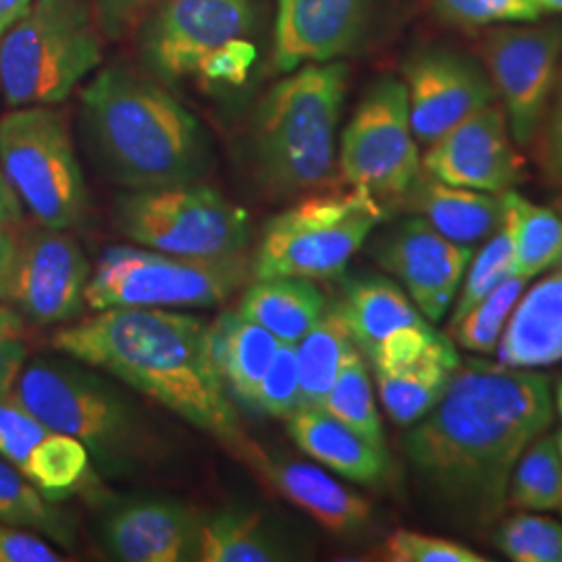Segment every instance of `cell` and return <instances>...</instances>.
Segmentation results:
<instances>
[{
	"instance_id": "6da1fadb",
	"label": "cell",
	"mask_w": 562,
	"mask_h": 562,
	"mask_svg": "<svg viewBox=\"0 0 562 562\" xmlns=\"http://www.w3.org/2000/svg\"><path fill=\"white\" fill-rule=\"evenodd\" d=\"M552 419L546 375L471 359L459 364L438 404L408 427L404 452L448 519L487 527L508 506L522 450Z\"/></svg>"
},
{
	"instance_id": "7a4b0ae2",
	"label": "cell",
	"mask_w": 562,
	"mask_h": 562,
	"mask_svg": "<svg viewBox=\"0 0 562 562\" xmlns=\"http://www.w3.org/2000/svg\"><path fill=\"white\" fill-rule=\"evenodd\" d=\"M53 348L211 434L234 454L248 438L213 361L209 325L167 308H104L60 327Z\"/></svg>"
},
{
	"instance_id": "3957f363",
	"label": "cell",
	"mask_w": 562,
	"mask_h": 562,
	"mask_svg": "<svg viewBox=\"0 0 562 562\" xmlns=\"http://www.w3.org/2000/svg\"><path fill=\"white\" fill-rule=\"evenodd\" d=\"M81 130L97 165L127 190L201 183L213 142L159 80L127 65L101 69L81 92Z\"/></svg>"
},
{
	"instance_id": "277c9868",
	"label": "cell",
	"mask_w": 562,
	"mask_h": 562,
	"mask_svg": "<svg viewBox=\"0 0 562 562\" xmlns=\"http://www.w3.org/2000/svg\"><path fill=\"white\" fill-rule=\"evenodd\" d=\"M348 88L341 60L285 74L257 104L246 148L252 176L271 199L325 188L336 171V134Z\"/></svg>"
},
{
	"instance_id": "5b68a950",
	"label": "cell",
	"mask_w": 562,
	"mask_h": 562,
	"mask_svg": "<svg viewBox=\"0 0 562 562\" xmlns=\"http://www.w3.org/2000/svg\"><path fill=\"white\" fill-rule=\"evenodd\" d=\"M11 394L48 431L80 440L104 475H125L159 450L140 408L83 362L36 359L21 369Z\"/></svg>"
},
{
	"instance_id": "8992f818",
	"label": "cell",
	"mask_w": 562,
	"mask_h": 562,
	"mask_svg": "<svg viewBox=\"0 0 562 562\" xmlns=\"http://www.w3.org/2000/svg\"><path fill=\"white\" fill-rule=\"evenodd\" d=\"M261 0H162L138 30V55L157 80L241 86L259 59Z\"/></svg>"
},
{
	"instance_id": "52a82bcc",
	"label": "cell",
	"mask_w": 562,
	"mask_h": 562,
	"mask_svg": "<svg viewBox=\"0 0 562 562\" xmlns=\"http://www.w3.org/2000/svg\"><path fill=\"white\" fill-rule=\"evenodd\" d=\"M90 0H34L0 36V99L9 109L67 101L102 63Z\"/></svg>"
},
{
	"instance_id": "ba28073f",
	"label": "cell",
	"mask_w": 562,
	"mask_h": 562,
	"mask_svg": "<svg viewBox=\"0 0 562 562\" xmlns=\"http://www.w3.org/2000/svg\"><path fill=\"white\" fill-rule=\"evenodd\" d=\"M382 220V204L364 188L308 194L262 227L250 273L257 280L338 278Z\"/></svg>"
},
{
	"instance_id": "9c48e42d",
	"label": "cell",
	"mask_w": 562,
	"mask_h": 562,
	"mask_svg": "<svg viewBox=\"0 0 562 562\" xmlns=\"http://www.w3.org/2000/svg\"><path fill=\"white\" fill-rule=\"evenodd\" d=\"M250 276L240 255L192 259L144 246L104 250L86 285V306L104 308H206L232 299Z\"/></svg>"
},
{
	"instance_id": "30bf717a",
	"label": "cell",
	"mask_w": 562,
	"mask_h": 562,
	"mask_svg": "<svg viewBox=\"0 0 562 562\" xmlns=\"http://www.w3.org/2000/svg\"><path fill=\"white\" fill-rule=\"evenodd\" d=\"M0 167L38 225L76 229L90 196L65 117L55 106H21L0 117Z\"/></svg>"
},
{
	"instance_id": "8fae6325",
	"label": "cell",
	"mask_w": 562,
	"mask_h": 562,
	"mask_svg": "<svg viewBox=\"0 0 562 562\" xmlns=\"http://www.w3.org/2000/svg\"><path fill=\"white\" fill-rule=\"evenodd\" d=\"M115 223L136 246L192 259L240 255L252 234L248 213L202 181L127 190L117 199Z\"/></svg>"
},
{
	"instance_id": "7c38bea8",
	"label": "cell",
	"mask_w": 562,
	"mask_h": 562,
	"mask_svg": "<svg viewBox=\"0 0 562 562\" xmlns=\"http://www.w3.org/2000/svg\"><path fill=\"white\" fill-rule=\"evenodd\" d=\"M338 167L348 186L378 201H401L411 190L423 169L404 81L385 76L371 83L341 132Z\"/></svg>"
},
{
	"instance_id": "4fadbf2b",
	"label": "cell",
	"mask_w": 562,
	"mask_h": 562,
	"mask_svg": "<svg viewBox=\"0 0 562 562\" xmlns=\"http://www.w3.org/2000/svg\"><path fill=\"white\" fill-rule=\"evenodd\" d=\"M482 55L513 138L533 144L561 74L562 25L496 27L483 38Z\"/></svg>"
},
{
	"instance_id": "5bb4252c",
	"label": "cell",
	"mask_w": 562,
	"mask_h": 562,
	"mask_svg": "<svg viewBox=\"0 0 562 562\" xmlns=\"http://www.w3.org/2000/svg\"><path fill=\"white\" fill-rule=\"evenodd\" d=\"M90 261L67 229L38 225L23 234L7 299L27 322L59 325L81 317Z\"/></svg>"
},
{
	"instance_id": "9a60e30c",
	"label": "cell",
	"mask_w": 562,
	"mask_h": 562,
	"mask_svg": "<svg viewBox=\"0 0 562 562\" xmlns=\"http://www.w3.org/2000/svg\"><path fill=\"white\" fill-rule=\"evenodd\" d=\"M415 140L429 146L496 101L482 67L450 48H423L402 65Z\"/></svg>"
},
{
	"instance_id": "2e32d148",
	"label": "cell",
	"mask_w": 562,
	"mask_h": 562,
	"mask_svg": "<svg viewBox=\"0 0 562 562\" xmlns=\"http://www.w3.org/2000/svg\"><path fill=\"white\" fill-rule=\"evenodd\" d=\"M373 257L382 269L401 281L423 317L438 323L459 294L473 248L443 238L415 215L383 234L382 240L375 244Z\"/></svg>"
},
{
	"instance_id": "e0dca14e",
	"label": "cell",
	"mask_w": 562,
	"mask_h": 562,
	"mask_svg": "<svg viewBox=\"0 0 562 562\" xmlns=\"http://www.w3.org/2000/svg\"><path fill=\"white\" fill-rule=\"evenodd\" d=\"M422 169L434 180L490 194L515 190L522 181V159L510 142L501 102L473 113L440 140L427 146Z\"/></svg>"
},
{
	"instance_id": "ac0fdd59",
	"label": "cell",
	"mask_w": 562,
	"mask_h": 562,
	"mask_svg": "<svg viewBox=\"0 0 562 562\" xmlns=\"http://www.w3.org/2000/svg\"><path fill=\"white\" fill-rule=\"evenodd\" d=\"M373 7L375 0H278L273 69L290 74L355 53L369 32Z\"/></svg>"
},
{
	"instance_id": "d6986e66",
	"label": "cell",
	"mask_w": 562,
	"mask_h": 562,
	"mask_svg": "<svg viewBox=\"0 0 562 562\" xmlns=\"http://www.w3.org/2000/svg\"><path fill=\"white\" fill-rule=\"evenodd\" d=\"M202 519L186 504L136 501L115 508L102 527L111 559L123 562L196 561Z\"/></svg>"
},
{
	"instance_id": "ffe728a7",
	"label": "cell",
	"mask_w": 562,
	"mask_h": 562,
	"mask_svg": "<svg viewBox=\"0 0 562 562\" xmlns=\"http://www.w3.org/2000/svg\"><path fill=\"white\" fill-rule=\"evenodd\" d=\"M288 503L334 536H357L371 522V504L311 462L271 457L261 446L246 440L236 452Z\"/></svg>"
},
{
	"instance_id": "44dd1931",
	"label": "cell",
	"mask_w": 562,
	"mask_h": 562,
	"mask_svg": "<svg viewBox=\"0 0 562 562\" xmlns=\"http://www.w3.org/2000/svg\"><path fill=\"white\" fill-rule=\"evenodd\" d=\"M510 369H543L562 361V265L515 304L496 348Z\"/></svg>"
},
{
	"instance_id": "7402d4cb",
	"label": "cell",
	"mask_w": 562,
	"mask_h": 562,
	"mask_svg": "<svg viewBox=\"0 0 562 562\" xmlns=\"http://www.w3.org/2000/svg\"><path fill=\"white\" fill-rule=\"evenodd\" d=\"M401 201L443 238L461 246L485 241L504 225L503 194L450 186L425 171Z\"/></svg>"
},
{
	"instance_id": "603a6c76",
	"label": "cell",
	"mask_w": 562,
	"mask_h": 562,
	"mask_svg": "<svg viewBox=\"0 0 562 562\" xmlns=\"http://www.w3.org/2000/svg\"><path fill=\"white\" fill-rule=\"evenodd\" d=\"M461 362L452 338L438 334L411 361L378 369L375 382L387 417L401 427L423 419L442 398Z\"/></svg>"
},
{
	"instance_id": "cb8c5ba5",
	"label": "cell",
	"mask_w": 562,
	"mask_h": 562,
	"mask_svg": "<svg viewBox=\"0 0 562 562\" xmlns=\"http://www.w3.org/2000/svg\"><path fill=\"white\" fill-rule=\"evenodd\" d=\"M288 434L304 454L350 482L371 485L387 473V452L367 442L322 406L299 408L288 419Z\"/></svg>"
},
{
	"instance_id": "d4e9b609",
	"label": "cell",
	"mask_w": 562,
	"mask_h": 562,
	"mask_svg": "<svg viewBox=\"0 0 562 562\" xmlns=\"http://www.w3.org/2000/svg\"><path fill=\"white\" fill-rule=\"evenodd\" d=\"M340 308L364 357H371L383 341L429 323L401 285L382 276L348 281Z\"/></svg>"
},
{
	"instance_id": "484cf974",
	"label": "cell",
	"mask_w": 562,
	"mask_h": 562,
	"mask_svg": "<svg viewBox=\"0 0 562 562\" xmlns=\"http://www.w3.org/2000/svg\"><path fill=\"white\" fill-rule=\"evenodd\" d=\"M213 361L223 383L236 401L255 408L257 392L273 361L281 341L259 323L241 317L238 311H227L209 325Z\"/></svg>"
},
{
	"instance_id": "4316f807",
	"label": "cell",
	"mask_w": 562,
	"mask_h": 562,
	"mask_svg": "<svg viewBox=\"0 0 562 562\" xmlns=\"http://www.w3.org/2000/svg\"><path fill=\"white\" fill-rule=\"evenodd\" d=\"M294 546L262 513L225 508L202 521L201 562L292 561Z\"/></svg>"
},
{
	"instance_id": "83f0119b",
	"label": "cell",
	"mask_w": 562,
	"mask_h": 562,
	"mask_svg": "<svg viewBox=\"0 0 562 562\" xmlns=\"http://www.w3.org/2000/svg\"><path fill=\"white\" fill-rule=\"evenodd\" d=\"M327 301L306 278L257 280L241 296V317L259 323L283 344H296L322 319Z\"/></svg>"
},
{
	"instance_id": "f1b7e54d",
	"label": "cell",
	"mask_w": 562,
	"mask_h": 562,
	"mask_svg": "<svg viewBox=\"0 0 562 562\" xmlns=\"http://www.w3.org/2000/svg\"><path fill=\"white\" fill-rule=\"evenodd\" d=\"M504 229L510 240V276L531 280L562 261V220L519 192H503Z\"/></svg>"
},
{
	"instance_id": "f546056e",
	"label": "cell",
	"mask_w": 562,
	"mask_h": 562,
	"mask_svg": "<svg viewBox=\"0 0 562 562\" xmlns=\"http://www.w3.org/2000/svg\"><path fill=\"white\" fill-rule=\"evenodd\" d=\"M294 346L301 378V408L322 406L340 373L341 362L355 346L340 304L325 308L322 319Z\"/></svg>"
},
{
	"instance_id": "4dcf8cb0",
	"label": "cell",
	"mask_w": 562,
	"mask_h": 562,
	"mask_svg": "<svg viewBox=\"0 0 562 562\" xmlns=\"http://www.w3.org/2000/svg\"><path fill=\"white\" fill-rule=\"evenodd\" d=\"M0 522L21 527L71 548L74 525L15 464L0 457Z\"/></svg>"
},
{
	"instance_id": "1f68e13d",
	"label": "cell",
	"mask_w": 562,
	"mask_h": 562,
	"mask_svg": "<svg viewBox=\"0 0 562 562\" xmlns=\"http://www.w3.org/2000/svg\"><path fill=\"white\" fill-rule=\"evenodd\" d=\"M562 457L557 436L540 434L522 450L508 482V506L531 513L561 510Z\"/></svg>"
},
{
	"instance_id": "d6a6232c",
	"label": "cell",
	"mask_w": 562,
	"mask_h": 562,
	"mask_svg": "<svg viewBox=\"0 0 562 562\" xmlns=\"http://www.w3.org/2000/svg\"><path fill=\"white\" fill-rule=\"evenodd\" d=\"M322 408L341 423H346L367 442L373 443L380 450H385L382 417L375 404L373 383L357 344L348 350L346 359L341 362L340 373L331 385L329 394L325 396Z\"/></svg>"
},
{
	"instance_id": "836d02e7",
	"label": "cell",
	"mask_w": 562,
	"mask_h": 562,
	"mask_svg": "<svg viewBox=\"0 0 562 562\" xmlns=\"http://www.w3.org/2000/svg\"><path fill=\"white\" fill-rule=\"evenodd\" d=\"M88 471V448L67 434L50 431L34 448L21 473L34 483L48 501L57 503L71 492H76V487L86 480Z\"/></svg>"
},
{
	"instance_id": "e575fe53",
	"label": "cell",
	"mask_w": 562,
	"mask_h": 562,
	"mask_svg": "<svg viewBox=\"0 0 562 562\" xmlns=\"http://www.w3.org/2000/svg\"><path fill=\"white\" fill-rule=\"evenodd\" d=\"M527 280L508 276L506 280L477 306H473L461 322L450 325V338L467 352L494 355L506 322L525 292Z\"/></svg>"
},
{
	"instance_id": "d590c367",
	"label": "cell",
	"mask_w": 562,
	"mask_h": 562,
	"mask_svg": "<svg viewBox=\"0 0 562 562\" xmlns=\"http://www.w3.org/2000/svg\"><path fill=\"white\" fill-rule=\"evenodd\" d=\"M496 548L515 562H562V525L522 510L506 517L494 536Z\"/></svg>"
},
{
	"instance_id": "8d00e7d4",
	"label": "cell",
	"mask_w": 562,
	"mask_h": 562,
	"mask_svg": "<svg viewBox=\"0 0 562 562\" xmlns=\"http://www.w3.org/2000/svg\"><path fill=\"white\" fill-rule=\"evenodd\" d=\"M510 240L503 225L492 238L485 240L480 252L473 255L467 265L459 288L461 294L454 304L450 325L461 322L473 306L487 299L510 276Z\"/></svg>"
},
{
	"instance_id": "74e56055",
	"label": "cell",
	"mask_w": 562,
	"mask_h": 562,
	"mask_svg": "<svg viewBox=\"0 0 562 562\" xmlns=\"http://www.w3.org/2000/svg\"><path fill=\"white\" fill-rule=\"evenodd\" d=\"M301 408V378L296 346L281 341L267 373L262 375L255 411H261L269 417L288 419Z\"/></svg>"
},
{
	"instance_id": "f35d334b",
	"label": "cell",
	"mask_w": 562,
	"mask_h": 562,
	"mask_svg": "<svg viewBox=\"0 0 562 562\" xmlns=\"http://www.w3.org/2000/svg\"><path fill=\"white\" fill-rule=\"evenodd\" d=\"M434 11L457 25L536 23L542 15L533 0H434Z\"/></svg>"
},
{
	"instance_id": "ab89813d",
	"label": "cell",
	"mask_w": 562,
	"mask_h": 562,
	"mask_svg": "<svg viewBox=\"0 0 562 562\" xmlns=\"http://www.w3.org/2000/svg\"><path fill=\"white\" fill-rule=\"evenodd\" d=\"M383 559L390 562H485L473 548L413 529H398L383 543Z\"/></svg>"
},
{
	"instance_id": "60d3db41",
	"label": "cell",
	"mask_w": 562,
	"mask_h": 562,
	"mask_svg": "<svg viewBox=\"0 0 562 562\" xmlns=\"http://www.w3.org/2000/svg\"><path fill=\"white\" fill-rule=\"evenodd\" d=\"M50 431L13 394L0 401V457L23 471L34 448Z\"/></svg>"
},
{
	"instance_id": "b9f144b4",
	"label": "cell",
	"mask_w": 562,
	"mask_h": 562,
	"mask_svg": "<svg viewBox=\"0 0 562 562\" xmlns=\"http://www.w3.org/2000/svg\"><path fill=\"white\" fill-rule=\"evenodd\" d=\"M27 359L23 317L15 308L0 304V401L13 392Z\"/></svg>"
},
{
	"instance_id": "7bdbcfd3",
	"label": "cell",
	"mask_w": 562,
	"mask_h": 562,
	"mask_svg": "<svg viewBox=\"0 0 562 562\" xmlns=\"http://www.w3.org/2000/svg\"><path fill=\"white\" fill-rule=\"evenodd\" d=\"M106 41H121L140 30L162 0H90Z\"/></svg>"
},
{
	"instance_id": "ee69618b",
	"label": "cell",
	"mask_w": 562,
	"mask_h": 562,
	"mask_svg": "<svg viewBox=\"0 0 562 562\" xmlns=\"http://www.w3.org/2000/svg\"><path fill=\"white\" fill-rule=\"evenodd\" d=\"M59 552L38 533L0 522V562H57Z\"/></svg>"
},
{
	"instance_id": "f6af8a7d",
	"label": "cell",
	"mask_w": 562,
	"mask_h": 562,
	"mask_svg": "<svg viewBox=\"0 0 562 562\" xmlns=\"http://www.w3.org/2000/svg\"><path fill=\"white\" fill-rule=\"evenodd\" d=\"M550 113L546 125V144L543 155L550 176L562 183V71L554 86L552 99H550Z\"/></svg>"
},
{
	"instance_id": "bcb514c9",
	"label": "cell",
	"mask_w": 562,
	"mask_h": 562,
	"mask_svg": "<svg viewBox=\"0 0 562 562\" xmlns=\"http://www.w3.org/2000/svg\"><path fill=\"white\" fill-rule=\"evenodd\" d=\"M18 248H20V236L13 232V225L0 222V301L7 299L9 281L18 259Z\"/></svg>"
},
{
	"instance_id": "7dc6e473",
	"label": "cell",
	"mask_w": 562,
	"mask_h": 562,
	"mask_svg": "<svg viewBox=\"0 0 562 562\" xmlns=\"http://www.w3.org/2000/svg\"><path fill=\"white\" fill-rule=\"evenodd\" d=\"M21 220H23V204L13 192L11 183L0 167V222L20 225Z\"/></svg>"
},
{
	"instance_id": "c3c4849f",
	"label": "cell",
	"mask_w": 562,
	"mask_h": 562,
	"mask_svg": "<svg viewBox=\"0 0 562 562\" xmlns=\"http://www.w3.org/2000/svg\"><path fill=\"white\" fill-rule=\"evenodd\" d=\"M34 0H0V36L20 20Z\"/></svg>"
},
{
	"instance_id": "681fc988",
	"label": "cell",
	"mask_w": 562,
	"mask_h": 562,
	"mask_svg": "<svg viewBox=\"0 0 562 562\" xmlns=\"http://www.w3.org/2000/svg\"><path fill=\"white\" fill-rule=\"evenodd\" d=\"M542 11H562V0H533Z\"/></svg>"
},
{
	"instance_id": "f907efd6",
	"label": "cell",
	"mask_w": 562,
	"mask_h": 562,
	"mask_svg": "<svg viewBox=\"0 0 562 562\" xmlns=\"http://www.w3.org/2000/svg\"><path fill=\"white\" fill-rule=\"evenodd\" d=\"M554 411L561 415L562 419V380L559 382V385H557V390H554Z\"/></svg>"
},
{
	"instance_id": "816d5d0a",
	"label": "cell",
	"mask_w": 562,
	"mask_h": 562,
	"mask_svg": "<svg viewBox=\"0 0 562 562\" xmlns=\"http://www.w3.org/2000/svg\"><path fill=\"white\" fill-rule=\"evenodd\" d=\"M557 442H559V448H561V457H562V429L557 434ZM561 510H562V504H561Z\"/></svg>"
}]
</instances>
